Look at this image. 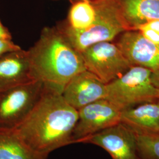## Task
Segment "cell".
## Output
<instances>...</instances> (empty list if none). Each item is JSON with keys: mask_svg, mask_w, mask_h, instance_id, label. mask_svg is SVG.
I'll return each instance as SVG.
<instances>
[{"mask_svg": "<svg viewBox=\"0 0 159 159\" xmlns=\"http://www.w3.org/2000/svg\"><path fill=\"white\" fill-rule=\"evenodd\" d=\"M67 1H69L71 3H73V2H75V1H78V0H67Z\"/></svg>", "mask_w": 159, "mask_h": 159, "instance_id": "7402d4cb", "label": "cell"}, {"mask_svg": "<svg viewBox=\"0 0 159 159\" xmlns=\"http://www.w3.org/2000/svg\"><path fill=\"white\" fill-rule=\"evenodd\" d=\"M96 17V9L91 0H78L71 3L67 19L59 23L70 30L81 31L89 29Z\"/></svg>", "mask_w": 159, "mask_h": 159, "instance_id": "5bb4252c", "label": "cell"}, {"mask_svg": "<svg viewBox=\"0 0 159 159\" xmlns=\"http://www.w3.org/2000/svg\"><path fill=\"white\" fill-rule=\"evenodd\" d=\"M121 122L143 130L159 131V104L145 102L123 110Z\"/></svg>", "mask_w": 159, "mask_h": 159, "instance_id": "4fadbf2b", "label": "cell"}, {"mask_svg": "<svg viewBox=\"0 0 159 159\" xmlns=\"http://www.w3.org/2000/svg\"><path fill=\"white\" fill-rule=\"evenodd\" d=\"M53 1H54V0H53Z\"/></svg>", "mask_w": 159, "mask_h": 159, "instance_id": "cb8c5ba5", "label": "cell"}, {"mask_svg": "<svg viewBox=\"0 0 159 159\" xmlns=\"http://www.w3.org/2000/svg\"><path fill=\"white\" fill-rule=\"evenodd\" d=\"M44 91L43 83L32 80L0 92V130H13L34 109Z\"/></svg>", "mask_w": 159, "mask_h": 159, "instance_id": "5b68a950", "label": "cell"}, {"mask_svg": "<svg viewBox=\"0 0 159 159\" xmlns=\"http://www.w3.org/2000/svg\"><path fill=\"white\" fill-rule=\"evenodd\" d=\"M137 31H140L143 35L150 41L153 43L159 45V33L149 29H139Z\"/></svg>", "mask_w": 159, "mask_h": 159, "instance_id": "ac0fdd59", "label": "cell"}, {"mask_svg": "<svg viewBox=\"0 0 159 159\" xmlns=\"http://www.w3.org/2000/svg\"><path fill=\"white\" fill-rule=\"evenodd\" d=\"M62 96L72 107L78 110L106 96V84L87 70L75 75L65 87Z\"/></svg>", "mask_w": 159, "mask_h": 159, "instance_id": "30bf717a", "label": "cell"}, {"mask_svg": "<svg viewBox=\"0 0 159 159\" xmlns=\"http://www.w3.org/2000/svg\"><path fill=\"white\" fill-rule=\"evenodd\" d=\"M21 48L15 44L12 40L0 39V57L7 52L16 51Z\"/></svg>", "mask_w": 159, "mask_h": 159, "instance_id": "e0dca14e", "label": "cell"}, {"mask_svg": "<svg viewBox=\"0 0 159 159\" xmlns=\"http://www.w3.org/2000/svg\"><path fill=\"white\" fill-rule=\"evenodd\" d=\"M152 71L132 66L125 73L106 84L105 99L121 111L159 99V89L152 80Z\"/></svg>", "mask_w": 159, "mask_h": 159, "instance_id": "277c9868", "label": "cell"}, {"mask_svg": "<svg viewBox=\"0 0 159 159\" xmlns=\"http://www.w3.org/2000/svg\"><path fill=\"white\" fill-rule=\"evenodd\" d=\"M134 133L142 159H159V131L143 130L128 125Z\"/></svg>", "mask_w": 159, "mask_h": 159, "instance_id": "2e32d148", "label": "cell"}, {"mask_svg": "<svg viewBox=\"0 0 159 159\" xmlns=\"http://www.w3.org/2000/svg\"><path fill=\"white\" fill-rule=\"evenodd\" d=\"M32 80L27 50L21 48L0 57V92Z\"/></svg>", "mask_w": 159, "mask_h": 159, "instance_id": "8fae6325", "label": "cell"}, {"mask_svg": "<svg viewBox=\"0 0 159 159\" xmlns=\"http://www.w3.org/2000/svg\"><path fill=\"white\" fill-rule=\"evenodd\" d=\"M78 111L62 94L48 90L23 123L13 130L35 153L47 158L52 152L71 144Z\"/></svg>", "mask_w": 159, "mask_h": 159, "instance_id": "6da1fadb", "label": "cell"}, {"mask_svg": "<svg viewBox=\"0 0 159 159\" xmlns=\"http://www.w3.org/2000/svg\"><path fill=\"white\" fill-rule=\"evenodd\" d=\"M27 51L33 80L60 94L75 75L86 70L80 52L56 25L44 27L39 39Z\"/></svg>", "mask_w": 159, "mask_h": 159, "instance_id": "7a4b0ae2", "label": "cell"}, {"mask_svg": "<svg viewBox=\"0 0 159 159\" xmlns=\"http://www.w3.org/2000/svg\"><path fill=\"white\" fill-rule=\"evenodd\" d=\"M91 1L96 9V17L89 29L74 31L59 23L56 25L74 48L79 52L96 43L111 41L117 35L130 30L116 0Z\"/></svg>", "mask_w": 159, "mask_h": 159, "instance_id": "3957f363", "label": "cell"}, {"mask_svg": "<svg viewBox=\"0 0 159 159\" xmlns=\"http://www.w3.org/2000/svg\"><path fill=\"white\" fill-rule=\"evenodd\" d=\"M130 30L159 20V0H116Z\"/></svg>", "mask_w": 159, "mask_h": 159, "instance_id": "7c38bea8", "label": "cell"}, {"mask_svg": "<svg viewBox=\"0 0 159 159\" xmlns=\"http://www.w3.org/2000/svg\"><path fill=\"white\" fill-rule=\"evenodd\" d=\"M142 28L151 29L159 33V20H153L148 21V23L143 24L142 25H139L132 30H137L138 29Z\"/></svg>", "mask_w": 159, "mask_h": 159, "instance_id": "d6986e66", "label": "cell"}, {"mask_svg": "<svg viewBox=\"0 0 159 159\" xmlns=\"http://www.w3.org/2000/svg\"><path fill=\"white\" fill-rule=\"evenodd\" d=\"M71 144L121 122V111L104 98L80 108Z\"/></svg>", "mask_w": 159, "mask_h": 159, "instance_id": "52a82bcc", "label": "cell"}, {"mask_svg": "<svg viewBox=\"0 0 159 159\" xmlns=\"http://www.w3.org/2000/svg\"><path fill=\"white\" fill-rule=\"evenodd\" d=\"M29 148L14 130H0V159H47Z\"/></svg>", "mask_w": 159, "mask_h": 159, "instance_id": "9a60e30c", "label": "cell"}, {"mask_svg": "<svg viewBox=\"0 0 159 159\" xmlns=\"http://www.w3.org/2000/svg\"><path fill=\"white\" fill-rule=\"evenodd\" d=\"M105 150L112 159H142L130 127L122 122L80 140Z\"/></svg>", "mask_w": 159, "mask_h": 159, "instance_id": "ba28073f", "label": "cell"}, {"mask_svg": "<svg viewBox=\"0 0 159 159\" xmlns=\"http://www.w3.org/2000/svg\"><path fill=\"white\" fill-rule=\"evenodd\" d=\"M85 69L107 84L133 66L116 44L111 41L94 44L80 52Z\"/></svg>", "mask_w": 159, "mask_h": 159, "instance_id": "8992f818", "label": "cell"}, {"mask_svg": "<svg viewBox=\"0 0 159 159\" xmlns=\"http://www.w3.org/2000/svg\"><path fill=\"white\" fill-rule=\"evenodd\" d=\"M152 80L154 85L159 89V73H152Z\"/></svg>", "mask_w": 159, "mask_h": 159, "instance_id": "44dd1931", "label": "cell"}, {"mask_svg": "<svg viewBox=\"0 0 159 159\" xmlns=\"http://www.w3.org/2000/svg\"><path fill=\"white\" fill-rule=\"evenodd\" d=\"M0 39L12 40L11 34L8 29L6 27L0 20Z\"/></svg>", "mask_w": 159, "mask_h": 159, "instance_id": "ffe728a7", "label": "cell"}, {"mask_svg": "<svg viewBox=\"0 0 159 159\" xmlns=\"http://www.w3.org/2000/svg\"><path fill=\"white\" fill-rule=\"evenodd\" d=\"M126 59L133 66L159 72V45L146 39L137 30L123 32L117 44Z\"/></svg>", "mask_w": 159, "mask_h": 159, "instance_id": "9c48e42d", "label": "cell"}, {"mask_svg": "<svg viewBox=\"0 0 159 159\" xmlns=\"http://www.w3.org/2000/svg\"><path fill=\"white\" fill-rule=\"evenodd\" d=\"M157 102H158V103L159 104V99L158 100V101H157Z\"/></svg>", "mask_w": 159, "mask_h": 159, "instance_id": "603a6c76", "label": "cell"}]
</instances>
